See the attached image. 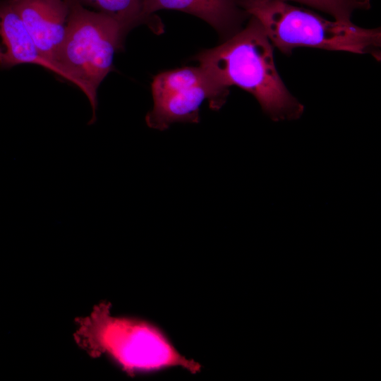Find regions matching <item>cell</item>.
Segmentation results:
<instances>
[{
	"mask_svg": "<svg viewBox=\"0 0 381 381\" xmlns=\"http://www.w3.org/2000/svg\"><path fill=\"white\" fill-rule=\"evenodd\" d=\"M273 48L261 23L250 16L245 27L195 60L222 92L229 95V87L237 86L250 93L272 119H296L304 107L282 80Z\"/></svg>",
	"mask_w": 381,
	"mask_h": 381,
	"instance_id": "cell-1",
	"label": "cell"
},
{
	"mask_svg": "<svg viewBox=\"0 0 381 381\" xmlns=\"http://www.w3.org/2000/svg\"><path fill=\"white\" fill-rule=\"evenodd\" d=\"M103 302L78 322L77 343L92 356H104L129 375L181 368L191 373L201 365L176 348L157 325L145 319L112 314Z\"/></svg>",
	"mask_w": 381,
	"mask_h": 381,
	"instance_id": "cell-2",
	"label": "cell"
},
{
	"mask_svg": "<svg viewBox=\"0 0 381 381\" xmlns=\"http://www.w3.org/2000/svg\"><path fill=\"white\" fill-rule=\"evenodd\" d=\"M243 9L262 25L273 47L290 55L311 47L380 58L381 31L329 20L316 13L279 0H241Z\"/></svg>",
	"mask_w": 381,
	"mask_h": 381,
	"instance_id": "cell-3",
	"label": "cell"
},
{
	"mask_svg": "<svg viewBox=\"0 0 381 381\" xmlns=\"http://www.w3.org/2000/svg\"><path fill=\"white\" fill-rule=\"evenodd\" d=\"M66 32L55 59L57 75L73 83L86 95L96 121L97 90L113 71L115 54L123 47L126 32L111 17L66 0Z\"/></svg>",
	"mask_w": 381,
	"mask_h": 381,
	"instance_id": "cell-4",
	"label": "cell"
},
{
	"mask_svg": "<svg viewBox=\"0 0 381 381\" xmlns=\"http://www.w3.org/2000/svg\"><path fill=\"white\" fill-rule=\"evenodd\" d=\"M154 105L145 116L147 125L164 131L177 122L198 123L200 107L205 100L219 110L227 94L219 90L200 66L183 67L162 72L151 84Z\"/></svg>",
	"mask_w": 381,
	"mask_h": 381,
	"instance_id": "cell-5",
	"label": "cell"
},
{
	"mask_svg": "<svg viewBox=\"0 0 381 381\" xmlns=\"http://www.w3.org/2000/svg\"><path fill=\"white\" fill-rule=\"evenodd\" d=\"M42 58L57 75L55 59L64 38L68 7L66 0H10Z\"/></svg>",
	"mask_w": 381,
	"mask_h": 381,
	"instance_id": "cell-6",
	"label": "cell"
},
{
	"mask_svg": "<svg viewBox=\"0 0 381 381\" xmlns=\"http://www.w3.org/2000/svg\"><path fill=\"white\" fill-rule=\"evenodd\" d=\"M160 10H174L195 16L207 23L224 40L243 27L250 17L243 9L241 0H143V12L150 27L162 30L154 13Z\"/></svg>",
	"mask_w": 381,
	"mask_h": 381,
	"instance_id": "cell-7",
	"label": "cell"
},
{
	"mask_svg": "<svg viewBox=\"0 0 381 381\" xmlns=\"http://www.w3.org/2000/svg\"><path fill=\"white\" fill-rule=\"evenodd\" d=\"M32 64L52 71L10 0H0V68Z\"/></svg>",
	"mask_w": 381,
	"mask_h": 381,
	"instance_id": "cell-8",
	"label": "cell"
},
{
	"mask_svg": "<svg viewBox=\"0 0 381 381\" xmlns=\"http://www.w3.org/2000/svg\"><path fill=\"white\" fill-rule=\"evenodd\" d=\"M84 6L90 7L115 20L127 34L132 28L147 23L143 12V0H78Z\"/></svg>",
	"mask_w": 381,
	"mask_h": 381,
	"instance_id": "cell-9",
	"label": "cell"
},
{
	"mask_svg": "<svg viewBox=\"0 0 381 381\" xmlns=\"http://www.w3.org/2000/svg\"><path fill=\"white\" fill-rule=\"evenodd\" d=\"M296 2L319 10L331 16L335 20L350 23L353 13L358 10H367L370 0H279Z\"/></svg>",
	"mask_w": 381,
	"mask_h": 381,
	"instance_id": "cell-10",
	"label": "cell"
}]
</instances>
